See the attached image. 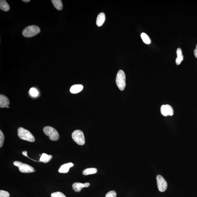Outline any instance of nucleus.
<instances>
[{
	"instance_id": "obj_1",
	"label": "nucleus",
	"mask_w": 197,
	"mask_h": 197,
	"mask_svg": "<svg viewBox=\"0 0 197 197\" xmlns=\"http://www.w3.org/2000/svg\"><path fill=\"white\" fill-rule=\"evenodd\" d=\"M18 137L22 140L30 142L35 141V138L27 130L23 127H19L18 130Z\"/></svg>"
},
{
	"instance_id": "obj_2",
	"label": "nucleus",
	"mask_w": 197,
	"mask_h": 197,
	"mask_svg": "<svg viewBox=\"0 0 197 197\" xmlns=\"http://www.w3.org/2000/svg\"><path fill=\"white\" fill-rule=\"evenodd\" d=\"M40 32V29L38 26L31 25L28 26L23 30L22 35L25 37L29 38L34 36Z\"/></svg>"
},
{
	"instance_id": "obj_3",
	"label": "nucleus",
	"mask_w": 197,
	"mask_h": 197,
	"mask_svg": "<svg viewBox=\"0 0 197 197\" xmlns=\"http://www.w3.org/2000/svg\"><path fill=\"white\" fill-rule=\"evenodd\" d=\"M43 132L49 137L50 140L56 141L59 140V135L57 130L51 126L45 127L43 129Z\"/></svg>"
},
{
	"instance_id": "obj_4",
	"label": "nucleus",
	"mask_w": 197,
	"mask_h": 197,
	"mask_svg": "<svg viewBox=\"0 0 197 197\" xmlns=\"http://www.w3.org/2000/svg\"><path fill=\"white\" fill-rule=\"evenodd\" d=\"M116 82L120 90V91L124 90L126 87V76L123 70H120L118 72Z\"/></svg>"
},
{
	"instance_id": "obj_5",
	"label": "nucleus",
	"mask_w": 197,
	"mask_h": 197,
	"mask_svg": "<svg viewBox=\"0 0 197 197\" xmlns=\"http://www.w3.org/2000/svg\"><path fill=\"white\" fill-rule=\"evenodd\" d=\"M14 165L18 167L20 172L23 173H30L35 172V170L33 167L26 164L18 161H15L13 163Z\"/></svg>"
},
{
	"instance_id": "obj_6",
	"label": "nucleus",
	"mask_w": 197,
	"mask_h": 197,
	"mask_svg": "<svg viewBox=\"0 0 197 197\" xmlns=\"http://www.w3.org/2000/svg\"><path fill=\"white\" fill-rule=\"evenodd\" d=\"M72 138L74 141L80 145H83L85 143V139L83 133L80 130L73 131L72 135Z\"/></svg>"
},
{
	"instance_id": "obj_7",
	"label": "nucleus",
	"mask_w": 197,
	"mask_h": 197,
	"mask_svg": "<svg viewBox=\"0 0 197 197\" xmlns=\"http://www.w3.org/2000/svg\"><path fill=\"white\" fill-rule=\"evenodd\" d=\"M156 179H157L158 188L159 191L161 192L165 191L167 187L166 181L163 177L160 175H157Z\"/></svg>"
},
{
	"instance_id": "obj_8",
	"label": "nucleus",
	"mask_w": 197,
	"mask_h": 197,
	"mask_svg": "<svg viewBox=\"0 0 197 197\" xmlns=\"http://www.w3.org/2000/svg\"><path fill=\"white\" fill-rule=\"evenodd\" d=\"M161 112L162 115L166 117L168 115L172 116L173 110L172 107L169 105H163L161 107Z\"/></svg>"
},
{
	"instance_id": "obj_9",
	"label": "nucleus",
	"mask_w": 197,
	"mask_h": 197,
	"mask_svg": "<svg viewBox=\"0 0 197 197\" xmlns=\"http://www.w3.org/2000/svg\"><path fill=\"white\" fill-rule=\"evenodd\" d=\"M90 185L89 183H85L84 184L78 182L75 183L73 184L72 188L75 191L78 192H80L83 188L89 187Z\"/></svg>"
},
{
	"instance_id": "obj_10",
	"label": "nucleus",
	"mask_w": 197,
	"mask_h": 197,
	"mask_svg": "<svg viewBox=\"0 0 197 197\" xmlns=\"http://www.w3.org/2000/svg\"><path fill=\"white\" fill-rule=\"evenodd\" d=\"M9 104L10 101L7 97L4 95H0V107H7Z\"/></svg>"
},
{
	"instance_id": "obj_11",
	"label": "nucleus",
	"mask_w": 197,
	"mask_h": 197,
	"mask_svg": "<svg viewBox=\"0 0 197 197\" xmlns=\"http://www.w3.org/2000/svg\"><path fill=\"white\" fill-rule=\"evenodd\" d=\"M73 165H74V164L72 162L63 164L61 166L60 168H59V172L64 173H68L69 171L70 168L73 167Z\"/></svg>"
},
{
	"instance_id": "obj_12",
	"label": "nucleus",
	"mask_w": 197,
	"mask_h": 197,
	"mask_svg": "<svg viewBox=\"0 0 197 197\" xmlns=\"http://www.w3.org/2000/svg\"><path fill=\"white\" fill-rule=\"evenodd\" d=\"M105 15L103 12L98 15L96 20V25L98 27L102 25L105 21Z\"/></svg>"
},
{
	"instance_id": "obj_13",
	"label": "nucleus",
	"mask_w": 197,
	"mask_h": 197,
	"mask_svg": "<svg viewBox=\"0 0 197 197\" xmlns=\"http://www.w3.org/2000/svg\"><path fill=\"white\" fill-rule=\"evenodd\" d=\"M83 86L81 84H76V85L72 86L70 88V91L72 93H79L82 91Z\"/></svg>"
},
{
	"instance_id": "obj_14",
	"label": "nucleus",
	"mask_w": 197,
	"mask_h": 197,
	"mask_svg": "<svg viewBox=\"0 0 197 197\" xmlns=\"http://www.w3.org/2000/svg\"><path fill=\"white\" fill-rule=\"evenodd\" d=\"M52 158V156L51 155H48L46 153H43L40 157L39 162H43L44 163H48L51 161Z\"/></svg>"
},
{
	"instance_id": "obj_15",
	"label": "nucleus",
	"mask_w": 197,
	"mask_h": 197,
	"mask_svg": "<svg viewBox=\"0 0 197 197\" xmlns=\"http://www.w3.org/2000/svg\"><path fill=\"white\" fill-rule=\"evenodd\" d=\"M0 9L4 12H7L10 9V6L5 0L0 1Z\"/></svg>"
},
{
	"instance_id": "obj_16",
	"label": "nucleus",
	"mask_w": 197,
	"mask_h": 197,
	"mask_svg": "<svg viewBox=\"0 0 197 197\" xmlns=\"http://www.w3.org/2000/svg\"><path fill=\"white\" fill-rule=\"evenodd\" d=\"M51 1L54 4V7L57 10H62L63 8V4L62 1L61 0H51Z\"/></svg>"
},
{
	"instance_id": "obj_17",
	"label": "nucleus",
	"mask_w": 197,
	"mask_h": 197,
	"mask_svg": "<svg viewBox=\"0 0 197 197\" xmlns=\"http://www.w3.org/2000/svg\"><path fill=\"white\" fill-rule=\"evenodd\" d=\"M97 172V169L96 168H87L84 170L83 172V174L84 175L94 174Z\"/></svg>"
},
{
	"instance_id": "obj_18",
	"label": "nucleus",
	"mask_w": 197,
	"mask_h": 197,
	"mask_svg": "<svg viewBox=\"0 0 197 197\" xmlns=\"http://www.w3.org/2000/svg\"><path fill=\"white\" fill-rule=\"evenodd\" d=\"M141 37L142 41L145 43L147 44H149L151 43V41L149 37L145 33H142L141 34Z\"/></svg>"
},
{
	"instance_id": "obj_19",
	"label": "nucleus",
	"mask_w": 197,
	"mask_h": 197,
	"mask_svg": "<svg viewBox=\"0 0 197 197\" xmlns=\"http://www.w3.org/2000/svg\"><path fill=\"white\" fill-rule=\"evenodd\" d=\"M51 197H67L62 192H57L51 194Z\"/></svg>"
},
{
	"instance_id": "obj_20",
	"label": "nucleus",
	"mask_w": 197,
	"mask_h": 197,
	"mask_svg": "<svg viewBox=\"0 0 197 197\" xmlns=\"http://www.w3.org/2000/svg\"><path fill=\"white\" fill-rule=\"evenodd\" d=\"M30 93L32 96L36 97L38 96V93L37 90L34 88H32L30 90Z\"/></svg>"
},
{
	"instance_id": "obj_21",
	"label": "nucleus",
	"mask_w": 197,
	"mask_h": 197,
	"mask_svg": "<svg viewBox=\"0 0 197 197\" xmlns=\"http://www.w3.org/2000/svg\"><path fill=\"white\" fill-rule=\"evenodd\" d=\"M10 195L8 192L5 190H0V197H9Z\"/></svg>"
},
{
	"instance_id": "obj_22",
	"label": "nucleus",
	"mask_w": 197,
	"mask_h": 197,
	"mask_svg": "<svg viewBox=\"0 0 197 197\" xmlns=\"http://www.w3.org/2000/svg\"><path fill=\"white\" fill-rule=\"evenodd\" d=\"M117 193L114 190H112L106 194L105 197H117Z\"/></svg>"
},
{
	"instance_id": "obj_23",
	"label": "nucleus",
	"mask_w": 197,
	"mask_h": 197,
	"mask_svg": "<svg viewBox=\"0 0 197 197\" xmlns=\"http://www.w3.org/2000/svg\"><path fill=\"white\" fill-rule=\"evenodd\" d=\"M4 135L1 130H0V147L2 146L4 141Z\"/></svg>"
},
{
	"instance_id": "obj_24",
	"label": "nucleus",
	"mask_w": 197,
	"mask_h": 197,
	"mask_svg": "<svg viewBox=\"0 0 197 197\" xmlns=\"http://www.w3.org/2000/svg\"><path fill=\"white\" fill-rule=\"evenodd\" d=\"M183 60V56L181 57L177 58L176 60V62L177 65H179L180 64L181 62Z\"/></svg>"
},
{
	"instance_id": "obj_25",
	"label": "nucleus",
	"mask_w": 197,
	"mask_h": 197,
	"mask_svg": "<svg viewBox=\"0 0 197 197\" xmlns=\"http://www.w3.org/2000/svg\"><path fill=\"white\" fill-rule=\"evenodd\" d=\"M176 52L177 54V57H181L183 56V55L182 51H181V48H178Z\"/></svg>"
},
{
	"instance_id": "obj_26",
	"label": "nucleus",
	"mask_w": 197,
	"mask_h": 197,
	"mask_svg": "<svg viewBox=\"0 0 197 197\" xmlns=\"http://www.w3.org/2000/svg\"><path fill=\"white\" fill-rule=\"evenodd\" d=\"M22 154L23 155V156H25V157H27L28 158H29L30 159H32V160L35 161V162H37V161H35L33 160V159H31L29 157H28V154H27V152L26 151H23L22 152Z\"/></svg>"
},
{
	"instance_id": "obj_27",
	"label": "nucleus",
	"mask_w": 197,
	"mask_h": 197,
	"mask_svg": "<svg viewBox=\"0 0 197 197\" xmlns=\"http://www.w3.org/2000/svg\"><path fill=\"white\" fill-rule=\"evenodd\" d=\"M194 54L195 57L197 58V49L196 48L195 49L194 51Z\"/></svg>"
},
{
	"instance_id": "obj_28",
	"label": "nucleus",
	"mask_w": 197,
	"mask_h": 197,
	"mask_svg": "<svg viewBox=\"0 0 197 197\" xmlns=\"http://www.w3.org/2000/svg\"><path fill=\"white\" fill-rule=\"evenodd\" d=\"M22 1H24L25 2H28L30 1V0H23Z\"/></svg>"
},
{
	"instance_id": "obj_29",
	"label": "nucleus",
	"mask_w": 197,
	"mask_h": 197,
	"mask_svg": "<svg viewBox=\"0 0 197 197\" xmlns=\"http://www.w3.org/2000/svg\"><path fill=\"white\" fill-rule=\"evenodd\" d=\"M7 108H9V106H7Z\"/></svg>"
},
{
	"instance_id": "obj_30",
	"label": "nucleus",
	"mask_w": 197,
	"mask_h": 197,
	"mask_svg": "<svg viewBox=\"0 0 197 197\" xmlns=\"http://www.w3.org/2000/svg\"><path fill=\"white\" fill-rule=\"evenodd\" d=\"M196 49H197V44L196 46Z\"/></svg>"
}]
</instances>
